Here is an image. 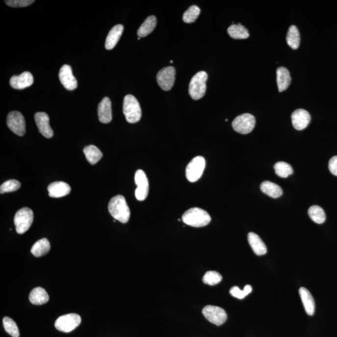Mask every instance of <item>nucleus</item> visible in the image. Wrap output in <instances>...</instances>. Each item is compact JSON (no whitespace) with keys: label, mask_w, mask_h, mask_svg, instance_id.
Segmentation results:
<instances>
[{"label":"nucleus","mask_w":337,"mask_h":337,"mask_svg":"<svg viewBox=\"0 0 337 337\" xmlns=\"http://www.w3.org/2000/svg\"><path fill=\"white\" fill-rule=\"evenodd\" d=\"M108 210L111 216L121 223L126 224L129 221L130 214V208L125 197L121 195H118L110 200Z\"/></svg>","instance_id":"f257e3e1"},{"label":"nucleus","mask_w":337,"mask_h":337,"mask_svg":"<svg viewBox=\"0 0 337 337\" xmlns=\"http://www.w3.org/2000/svg\"><path fill=\"white\" fill-rule=\"evenodd\" d=\"M182 220L188 226L202 228L210 223L211 217L206 210L201 208L194 207L187 210L183 214Z\"/></svg>","instance_id":"f03ea898"},{"label":"nucleus","mask_w":337,"mask_h":337,"mask_svg":"<svg viewBox=\"0 0 337 337\" xmlns=\"http://www.w3.org/2000/svg\"><path fill=\"white\" fill-rule=\"evenodd\" d=\"M123 113L128 123H136L141 119V106L138 101L134 96L128 95L125 96L123 102Z\"/></svg>","instance_id":"7ed1b4c3"},{"label":"nucleus","mask_w":337,"mask_h":337,"mask_svg":"<svg viewBox=\"0 0 337 337\" xmlns=\"http://www.w3.org/2000/svg\"><path fill=\"white\" fill-rule=\"evenodd\" d=\"M207 78L208 75L205 72H198L192 77L189 87V95L192 99L198 100L205 96Z\"/></svg>","instance_id":"20e7f679"},{"label":"nucleus","mask_w":337,"mask_h":337,"mask_svg":"<svg viewBox=\"0 0 337 337\" xmlns=\"http://www.w3.org/2000/svg\"><path fill=\"white\" fill-rule=\"evenodd\" d=\"M33 222V212L29 208H21L16 213L14 224L16 231L19 234H23L28 230Z\"/></svg>","instance_id":"39448f33"},{"label":"nucleus","mask_w":337,"mask_h":337,"mask_svg":"<svg viewBox=\"0 0 337 337\" xmlns=\"http://www.w3.org/2000/svg\"><path fill=\"white\" fill-rule=\"evenodd\" d=\"M81 322V318L77 313H69L62 315L55 322V328L58 331L69 333L74 331Z\"/></svg>","instance_id":"423d86ee"},{"label":"nucleus","mask_w":337,"mask_h":337,"mask_svg":"<svg viewBox=\"0 0 337 337\" xmlns=\"http://www.w3.org/2000/svg\"><path fill=\"white\" fill-rule=\"evenodd\" d=\"M206 167V160L202 156H197L193 158L191 161L188 164L185 169V175L187 180L191 182L198 181L203 175Z\"/></svg>","instance_id":"0eeeda50"},{"label":"nucleus","mask_w":337,"mask_h":337,"mask_svg":"<svg viewBox=\"0 0 337 337\" xmlns=\"http://www.w3.org/2000/svg\"><path fill=\"white\" fill-rule=\"evenodd\" d=\"M255 125V117L249 113L243 114L236 117L232 123L233 130L242 134H247L251 132Z\"/></svg>","instance_id":"6e6552de"},{"label":"nucleus","mask_w":337,"mask_h":337,"mask_svg":"<svg viewBox=\"0 0 337 337\" xmlns=\"http://www.w3.org/2000/svg\"><path fill=\"white\" fill-rule=\"evenodd\" d=\"M202 312L208 322L217 326L224 324L228 319L226 311L219 307L207 306L203 309Z\"/></svg>","instance_id":"1a4fd4ad"},{"label":"nucleus","mask_w":337,"mask_h":337,"mask_svg":"<svg viewBox=\"0 0 337 337\" xmlns=\"http://www.w3.org/2000/svg\"><path fill=\"white\" fill-rule=\"evenodd\" d=\"M7 126L15 134L24 136L26 132V123L23 114L18 111H11L7 116Z\"/></svg>","instance_id":"9d476101"},{"label":"nucleus","mask_w":337,"mask_h":337,"mask_svg":"<svg viewBox=\"0 0 337 337\" xmlns=\"http://www.w3.org/2000/svg\"><path fill=\"white\" fill-rule=\"evenodd\" d=\"M176 70L173 66L162 69L157 75L158 84L162 90L169 91L175 81Z\"/></svg>","instance_id":"9b49d317"},{"label":"nucleus","mask_w":337,"mask_h":337,"mask_svg":"<svg viewBox=\"0 0 337 337\" xmlns=\"http://www.w3.org/2000/svg\"><path fill=\"white\" fill-rule=\"evenodd\" d=\"M135 183L137 185L135 196L137 200L143 201L148 197L149 192V181L145 173L143 170H137L135 174Z\"/></svg>","instance_id":"f8f14e48"},{"label":"nucleus","mask_w":337,"mask_h":337,"mask_svg":"<svg viewBox=\"0 0 337 337\" xmlns=\"http://www.w3.org/2000/svg\"><path fill=\"white\" fill-rule=\"evenodd\" d=\"M61 84L69 91L75 90L78 87L77 80L73 74L72 69L68 65L62 66L59 73Z\"/></svg>","instance_id":"ddd939ff"},{"label":"nucleus","mask_w":337,"mask_h":337,"mask_svg":"<svg viewBox=\"0 0 337 337\" xmlns=\"http://www.w3.org/2000/svg\"><path fill=\"white\" fill-rule=\"evenodd\" d=\"M34 120L39 131L47 138H52L53 136V130L50 125V118L44 112H36L34 115Z\"/></svg>","instance_id":"4468645a"},{"label":"nucleus","mask_w":337,"mask_h":337,"mask_svg":"<svg viewBox=\"0 0 337 337\" xmlns=\"http://www.w3.org/2000/svg\"><path fill=\"white\" fill-rule=\"evenodd\" d=\"M291 119L295 129L301 130L308 126L311 122V116L306 110L299 109L293 112Z\"/></svg>","instance_id":"2eb2a0df"},{"label":"nucleus","mask_w":337,"mask_h":337,"mask_svg":"<svg viewBox=\"0 0 337 337\" xmlns=\"http://www.w3.org/2000/svg\"><path fill=\"white\" fill-rule=\"evenodd\" d=\"M34 79L31 73L25 72L18 76H13L11 78L10 83L11 87L15 89H24L31 86L33 84Z\"/></svg>","instance_id":"dca6fc26"},{"label":"nucleus","mask_w":337,"mask_h":337,"mask_svg":"<svg viewBox=\"0 0 337 337\" xmlns=\"http://www.w3.org/2000/svg\"><path fill=\"white\" fill-rule=\"evenodd\" d=\"M98 118L101 123L107 124L112 121L111 102L109 98L105 97L98 105Z\"/></svg>","instance_id":"f3484780"},{"label":"nucleus","mask_w":337,"mask_h":337,"mask_svg":"<svg viewBox=\"0 0 337 337\" xmlns=\"http://www.w3.org/2000/svg\"><path fill=\"white\" fill-rule=\"evenodd\" d=\"M49 196L51 198H59L67 196L71 192V187L67 183L61 182H54L51 183L48 187Z\"/></svg>","instance_id":"a211bd4d"},{"label":"nucleus","mask_w":337,"mask_h":337,"mask_svg":"<svg viewBox=\"0 0 337 337\" xmlns=\"http://www.w3.org/2000/svg\"><path fill=\"white\" fill-rule=\"evenodd\" d=\"M248 242L252 251L258 256L265 255L267 249L264 242L258 234L250 233L248 234Z\"/></svg>","instance_id":"6ab92c4d"},{"label":"nucleus","mask_w":337,"mask_h":337,"mask_svg":"<svg viewBox=\"0 0 337 337\" xmlns=\"http://www.w3.org/2000/svg\"><path fill=\"white\" fill-rule=\"evenodd\" d=\"M124 27L122 25H117L110 30L107 34L105 48L107 50L113 49L122 35Z\"/></svg>","instance_id":"aec40b11"},{"label":"nucleus","mask_w":337,"mask_h":337,"mask_svg":"<svg viewBox=\"0 0 337 337\" xmlns=\"http://www.w3.org/2000/svg\"><path fill=\"white\" fill-rule=\"evenodd\" d=\"M299 294L307 315H313L315 313V305L312 295L304 287L300 288Z\"/></svg>","instance_id":"412c9836"},{"label":"nucleus","mask_w":337,"mask_h":337,"mask_svg":"<svg viewBox=\"0 0 337 337\" xmlns=\"http://www.w3.org/2000/svg\"><path fill=\"white\" fill-rule=\"evenodd\" d=\"M291 77L289 71L285 67H280L277 70V83L279 92H283L290 86Z\"/></svg>","instance_id":"4be33fe9"},{"label":"nucleus","mask_w":337,"mask_h":337,"mask_svg":"<svg viewBox=\"0 0 337 337\" xmlns=\"http://www.w3.org/2000/svg\"><path fill=\"white\" fill-rule=\"evenodd\" d=\"M49 295L44 288L36 287L29 293V300L34 305H43L49 301Z\"/></svg>","instance_id":"5701e85b"},{"label":"nucleus","mask_w":337,"mask_h":337,"mask_svg":"<svg viewBox=\"0 0 337 337\" xmlns=\"http://www.w3.org/2000/svg\"><path fill=\"white\" fill-rule=\"evenodd\" d=\"M260 189L263 193L272 198H278L283 194V189L279 185L270 181H264L260 185Z\"/></svg>","instance_id":"b1692460"},{"label":"nucleus","mask_w":337,"mask_h":337,"mask_svg":"<svg viewBox=\"0 0 337 337\" xmlns=\"http://www.w3.org/2000/svg\"><path fill=\"white\" fill-rule=\"evenodd\" d=\"M157 25L156 18L155 16H150L146 18L137 31V35L139 38L145 37L151 34L155 29Z\"/></svg>","instance_id":"393cba45"},{"label":"nucleus","mask_w":337,"mask_h":337,"mask_svg":"<svg viewBox=\"0 0 337 337\" xmlns=\"http://www.w3.org/2000/svg\"><path fill=\"white\" fill-rule=\"evenodd\" d=\"M50 243L47 238H43L39 240L33 245L31 252L34 257L40 258L46 255L50 250Z\"/></svg>","instance_id":"a878e982"},{"label":"nucleus","mask_w":337,"mask_h":337,"mask_svg":"<svg viewBox=\"0 0 337 337\" xmlns=\"http://www.w3.org/2000/svg\"><path fill=\"white\" fill-rule=\"evenodd\" d=\"M228 32L232 38L236 40H243L249 37L248 30L240 24L231 25L228 27Z\"/></svg>","instance_id":"bb28decb"},{"label":"nucleus","mask_w":337,"mask_h":337,"mask_svg":"<svg viewBox=\"0 0 337 337\" xmlns=\"http://www.w3.org/2000/svg\"><path fill=\"white\" fill-rule=\"evenodd\" d=\"M286 41L287 44L293 50H297L299 47L300 42V33L297 27L292 25L288 29L286 34Z\"/></svg>","instance_id":"cd10ccee"},{"label":"nucleus","mask_w":337,"mask_h":337,"mask_svg":"<svg viewBox=\"0 0 337 337\" xmlns=\"http://www.w3.org/2000/svg\"><path fill=\"white\" fill-rule=\"evenodd\" d=\"M83 152L86 156V159L92 165L97 163L103 156L99 148L94 145L86 146L84 148Z\"/></svg>","instance_id":"c85d7f7f"},{"label":"nucleus","mask_w":337,"mask_h":337,"mask_svg":"<svg viewBox=\"0 0 337 337\" xmlns=\"http://www.w3.org/2000/svg\"><path fill=\"white\" fill-rule=\"evenodd\" d=\"M308 214L311 219L318 224L324 223L326 219L324 210L318 206H313L309 208Z\"/></svg>","instance_id":"c756f323"},{"label":"nucleus","mask_w":337,"mask_h":337,"mask_svg":"<svg viewBox=\"0 0 337 337\" xmlns=\"http://www.w3.org/2000/svg\"><path fill=\"white\" fill-rule=\"evenodd\" d=\"M274 169L277 176L286 178L293 173V169L290 164L285 162H278L274 165Z\"/></svg>","instance_id":"7c9ffc66"},{"label":"nucleus","mask_w":337,"mask_h":337,"mask_svg":"<svg viewBox=\"0 0 337 337\" xmlns=\"http://www.w3.org/2000/svg\"><path fill=\"white\" fill-rule=\"evenodd\" d=\"M3 324L4 330L8 334L13 337H19L20 332L17 324L11 318L5 317L3 319Z\"/></svg>","instance_id":"2f4dec72"},{"label":"nucleus","mask_w":337,"mask_h":337,"mask_svg":"<svg viewBox=\"0 0 337 337\" xmlns=\"http://www.w3.org/2000/svg\"><path fill=\"white\" fill-rule=\"evenodd\" d=\"M200 13V8L198 6L192 5L184 13L183 21L186 24H191L197 20Z\"/></svg>","instance_id":"473e14b6"},{"label":"nucleus","mask_w":337,"mask_h":337,"mask_svg":"<svg viewBox=\"0 0 337 337\" xmlns=\"http://www.w3.org/2000/svg\"><path fill=\"white\" fill-rule=\"evenodd\" d=\"M222 277L219 272L208 271L206 273L203 278V283L209 285H215L221 283Z\"/></svg>","instance_id":"72a5a7b5"},{"label":"nucleus","mask_w":337,"mask_h":337,"mask_svg":"<svg viewBox=\"0 0 337 337\" xmlns=\"http://www.w3.org/2000/svg\"><path fill=\"white\" fill-rule=\"evenodd\" d=\"M21 187V183L15 180H11L6 181L1 185L0 187V193L4 194L6 192L17 191Z\"/></svg>","instance_id":"f704fd0d"},{"label":"nucleus","mask_w":337,"mask_h":337,"mask_svg":"<svg viewBox=\"0 0 337 337\" xmlns=\"http://www.w3.org/2000/svg\"><path fill=\"white\" fill-rule=\"evenodd\" d=\"M252 291L251 285H247L245 286L244 290H240L237 286H233L230 290V293L232 296L237 298L238 299H244L247 295L251 293Z\"/></svg>","instance_id":"c9c22d12"},{"label":"nucleus","mask_w":337,"mask_h":337,"mask_svg":"<svg viewBox=\"0 0 337 337\" xmlns=\"http://www.w3.org/2000/svg\"><path fill=\"white\" fill-rule=\"evenodd\" d=\"M7 5L13 8H21L31 5L34 3V0H8L4 1Z\"/></svg>","instance_id":"e433bc0d"},{"label":"nucleus","mask_w":337,"mask_h":337,"mask_svg":"<svg viewBox=\"0 0 337 337\" xmlns=\"http://www.w3.org/2000/svg\"><path fill=\"white\" fill-rule=\"evenodd\" d=\"M330 171L334 176H337V156H334L330 160L329 163Z\"/></svg>","instance_id":"4c0bfd02"}]
</instances>
